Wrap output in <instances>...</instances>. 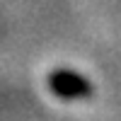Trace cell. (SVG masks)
I'll use <instances>...</instances> for the list:
<instances>
[{
    "label": "cell",
    "instance_id": "6da1fadb",
    "mask_svg": "<svg viewBox=\"0 0 121 121\" xmlns=\"http://www.w3.org/2000/svg\"><path fill=\"white\" fill-rule=\"evenodd\" d=\"M46 87L48 92L58 99H65V102H78V99H90L95 95V85L92 80L85 78L78 70L70 68H56L46 75Z\"/></svg>",
    "mask_w": 121,
    "mask_h": 121
}]
</instances>
